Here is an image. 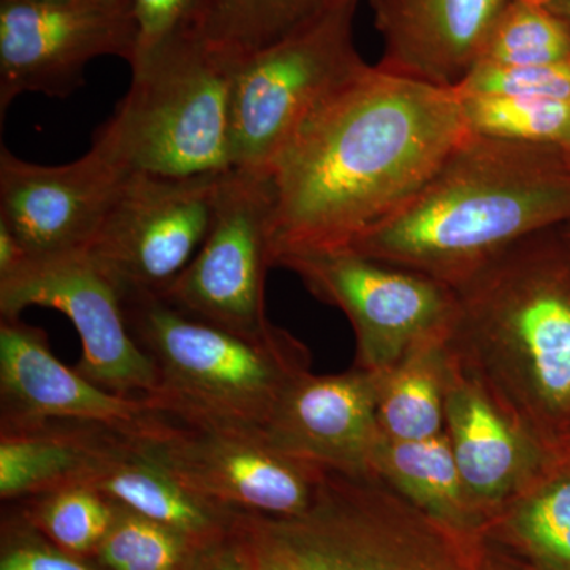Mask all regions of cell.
<instances>
[{"label": "cell", "instance_id": "obj_26", "mask_svg": "<svg viewBox=\"0 0 570 570\" xmlns=\"http://www.w3.org/2000/svg\"><path fill=\"white\" fill-rule=\"evenodd\" d=\"M569 59L568 26L551 13L547 6L510 0L494 24L479 62L546 66Z\"/></svg>", "mask_w": 570, "mask_h": 570}, {"label": "cell", "instance_id": "obj_8", "mask_svg": "<svg viewBox=\"0 0 570 570\" xmlns=\"http://www.w3.org/2000/svg\"><path fill=\"white\" fill-rule=\"evenodd\" d=\"M276 266L346 314L356 337L355 365L365 370H390L412 347L445 335L455 316L456 294L449 285L351 249L287 254Z\"/></svg>", "mask_w": 570, "mask_h": 570}, {"label": "cell", "instance_id": "obj_37", "mask_svg": "<svg viewBox=\"0 0 570 570\" xmlns=\"http://www.w3.org/2000/svg\"><path fill=\"white\" fill-rule=\"evenodd\" d=\"M527 2L539 3V6H547V2H549V0H527Z\"/></svg>", "mask_w": 570, "mask_h": 570}, {"label": "cell", "instance_id": "obj_21", "mask_svg": "<svg viewBox=\"0 0 570 570\" xmlns=\"http://www.w3.org/2000/svg\"><path fill=\"white\" fill-rule=\"evenodd\" d=\"M483 531L524 570H570V452L562 449Z\"/></svg>", "mask_w": 570, "mask_h": 570}, {"label": "cell", "instance_id": "obj_35", "mask_svg": "<svg viewBox=\"0 0 570 570\" xmlns=\"http://www.w3.org/2000/svg\"><path fill=\"white\" fill-rule=\"evenodd\" d=\"M547 9L551 13L557 14L558 18L570 29V0H549Z\"/></svg>", "mask_w": 570, "mask_h": 570}, {"label": "cell", "instance_id": "obj_36", "mask_svg": "<svg viewBox=\"0 0 570 570\" xmlns=\"http://www.w3.org/2000/svg\"><path fill=\"white\" fill-rule=\"evenodd\" d=\"M560 235L562 236V239H564L566 246H568L570 250V224L560 228Z\"/></svg>", "mask_w": 570, "mask_h": 570}, {"label": "cell", "instance_id": "obj_17", "mask_svg": "<svg viewBox=\"0 0 570 570\" xmlns=\"http://www.w3.org/2000/svg\"><path fill=\"white\" fill-rule=\"evenodd\" d=\"M445 434L468 497L485 523L562 450L547 448L505 414L452 354Z\"/></svg>", "mask_w": 570, "mask_h": 570}, {"label": "cell", "instance_id": "obj_6", "mask_svg": "<svg viewBox=\"0 0 570 570\" xmlns=\"http://www.w3.org/2000/svg\"><path fill=\"white\" fill-rule=\"evenodd\" d=\"M238 58L186 26L135 62L129 91L94 137L129 171L232 170V92Z\"/></svg>", "mask_w": 570, "mask_h": 570}, {"label": "cell", "instance_id": "obj_9", "mask_svg": "<svg viewBox=\"0 0 570 570\" xmlns=\"http://www.w3.org/2000/svg\"><path fill=\"white\" fill-rule=\"evenodd\" d=\"M223 178L129 171L86 253L119 294H165L204 245Z\"/></svg>", "mask_w": 570, "mask_h": 570}, {"label": "cell", "instance_id": "obj_3", "mask_svg": "<svg viewBox=\"0 0 570 570\" xmlns=\"http://www.w3.org/2000/svg\"><path fill=\"white\" fill-rule=\"evenodd\" d=\"M448 347L499 407L553 450L570 438V250L558 230L509 247L453 288Z\"/></svg>", "mask_w": 570, "mask_h": 570}, {"label": "cell", "instance_id": "obj_11", "mask_svg": "<svg viewBox=\"0 0 570 570\" xmlns=\"http://www.w3.org/2000/svg\"><path fill=\"white\" fill-rule=\"evenodd\" d=\"M137 45L132 0H0V115L22 94L66 99L94 59L130 66Z\"/></svg>", "mask_w": 570, "mask_h": 570}, {"label": "cell", "instance_id": "obj_28", "mask_svg": "<svg viewBox=\"0 0 570 570\" xmlns=\"http://www.w3.org/2000/svg\"><path fill=\"white\" fill-rule=\"evenodd\" d=\"M31 515L41 531L71 554L96 553L112 521L115 501L86 483L37 494Z\"/></svg>", "mask_w": 570, "mask_h": 570}, {"label": "cell", "instance_id": "obj_18", "mask_svg": "<svg viewBox=\"0 0 570 570\" xmlns=\"http://www.w3.org/2000/svg\"><path fill=\"white\" fill-rule=\"evenodd\" d=\"M510 0H370L384 40L381 69L455 88L482 58Z\"/></svg>", "mask_w": 570, "mask_h": 570}, {"label": "cell", "instance_id": "obj_1", "mask_svg": "<svg viewBox=\"0 0 570 570\" xmlns=\"http://www.w3.org/2000/svg\"><path fill=\"white\" fill-rule=\"evenodd\" d=\"M469 135L452 88L367 66L269 170L273 265L287 254L346 249L415 197Z\"/></svg>", "mask_w": 570, "mask_h": 570}, {"label": "cell", "instance_id": "obj_30", "mask_svg": "<svg viewBox=\"0 0 570 570\" xmlns=\"http://www.w3.org/2000/svg\"><path fill=\"white\" fill-rule=\"evenodd\" d=\"M197 2L198 0H132L138 24V45L130 67L168 37L189 26Z\"/></svg>", "mask_w": 570, "mask_h": 570}, {"label": "cell", "instance_id": "obj_27", "mask_svg": "<svg viewBox=\"0 0 570 570\" xmlns=\"http://www.w3.org/2000/svg\"><path fill=\"white\" fill-rule=\"evenodd\" d=\"M116 505L115 521L96 551L105 569L193 570L194 546L204 542Z\"/></svg>", "mask_w": 570, "mask_h": 570}, {"label": "cell", "instance_id": "obj_5", "mask_svg": "<svg viewBox=\"0 0 570 570\" xmlns=\"http://www.w3.org/2000/svg\"><path fill=\"white\" fill-rule=\"evenodd\" d=\"M257 521L298 570H524L485 531L452 527L376 479L330 469L305 513Z\"/></svg>", "mask_w": 570, "mask_h": 570}, {"label": "cell", "instance_id": "obj_10", "mask_svg": "<svg viewBox=\"0 0 570 570\" xmlns=\"http://www.w3.org/2000/svg\"><path fill=\"white\" fill-rule=\"evenodd\" d=\"M129 436L138 452L224 508L288 519L316 497L322 468L285 455L264 434L195 426L159 412Z\"/></svg>", "mask_w": 570, "mask_h": 570}, {"label": "cell", "instance_id": "obj_24", "mask_svg": "<svg viewBox=\"0 0 570 570\" xmlns=\"http://www.w3.org/2000/svg\"><path fill=\"white\" fill-rule=\"evenodd\" d=\"M343 0H198L190 28L214 47L245 58L291 36Z\"/></svg>", "mask_w": 570, "mask_h": 570}, {"label": "cell", "instance_id": "obj_12", "mask_svg": "<svg viewBox=\"0 0 570 570\" xmlns=\"http://www.w3.org/2000/svg\"><path fill=\"white\" fill-rule=\"evenodd\" d=\"M272 176L225 171L209 234L163 294L179 309L238 333L264 332L266 272L273 265Z\"/></svg>", "mask_w": 570, "mask_h": 570}, {"label": "cell", "instance_id": "obj_23", "mask_svg": "<svg viewBox=\"0 0 570 570\" xmlns=\"http://www.w3.org/2000/svg\"><path fill=\"white\" fill-rule=\"evenodd\" d=\"M450 379L448 333L412 347L382 371L379 423L395 441H426L445 433Z\"/></svg>", "mask_w": 570, "mask_h": 570}, {"label": "cell", "instance_id": "obj_16", "mask_svg": "<svg viewBox=\"0 0 570 570\" xmlns=\"http://www.w3.org/2000/svg\"><path fill=\"white\" fill-rule=\"evenodd\" d=\"M157 412L148 396L108 392L63 365L40 328L0 318V428L78 420L137 433Z\"/></svg>", "mask_w": 570, "mask_h": 570}, {"label": "cell", "instance_id": "obj_31", "mask_svg": "<svg viewBox=\"0 0 570 570\" xmlns=\"http://www.w3.org/2000/svg\"><path fill=\"white\" fill-rule=\"evenodd\" d=\"M0 570H97L66 550L39 542L14 543L3 551Z\"/></svg>", "mask_w": 570, "mask_h": 570}, {"label": "cell", "instance_id": "obj_20", "mask_svg": "<svg viewBox=\"0 0 570 570\" xmlns=\"http://www.w3.org/2000/svg\"><path fill=\"white\" fill-rule=\"evenodd\" d=\"M116 504L181 531L198 542L224 531L236 510L202 498L174 474L138 452L129 433L119 434L100 466L86 480Z\"/></svg>", "mask_w": 570, "mask_h": 570}, {"label": "cell", "instance_id": "obj_14", "mask_svg": "<svg viewBox=\"0 0 570 570\" xmlns=\"http://www.w3.org/2000/svg\"><path fill=\"white\" fill-rule=\"evenodd\" d=\"M129 170L92 145L80 159L40 165L0 151V224L31 257L85 250Z\"/></svg>", "mask_w": 570, "mask_h": 570}, {"label": "cell", "instance_id": "obj_13", "mask_svg": "<svg viewBox=\"0 0 570 570\" xmlns=\"http://www.w3.org/2000/svg\"><path fill=\"white\" fill-rule=\"evenodd\" d=\"M31 306L70 318L80 335L82 376L118 395L154 396L156 370L127 326L119 288L86 250L31 257L0 277V316L20 317Z\"/></svg>", "mask_w": 570, "mask_h": 570}, {"label": "cell", "instance_id": "obj_22", "mask_svg": "<svg viewBox=\"0 0 570 570\" xmlns=\"http://www.w3.org/2000/svg\"><path fill=\"white\" fill-rule=\"evenodd\" d=\"M370 478L444 523L461 530L485 528L464 489L445 433L426 441H395L384 434L371 461Z\"/></svg>", "mask_w": 570, "mask_h": 570}, {"label": "cell", "instance_id": "obj_33", "mask_svg": "<svg viewBox=\"0 0 570 570\" xmlns=\"http://www.w3.org/2000/svg\"><path fill=\"white\" fill-rule=\"evenodd\" d=\"M193 570H253L246 542L212 553L206 551L202 560L195 561Z\"/></svg>", "mask_w": 570, "mask_h": 570}, {"label": "cell", "instance_id": "obj_38", "mask_svg": "<svg viewBox=\"0 0 570 570\" xmlns=\"http://www.w3.org/2000/svg\"><path fill=\"white\" fill-rule=\"evenodd\" d=\"M564 449L569 450L570 452V438L568 439V441H566Z\"/></svg>", "mask_w": 570, "mask_h": 570}, {"label": "cell", "instance_id": "obj_29", "mask_svg": "<svg viewBox=\"0 0 570 570\" xmlns=\"http://www.w3.org/2000/svg\"><path fill=\"white\" fill-rule=\"evenodd\" d=\"M478 96L528 97L570 102V59L546 66L479 62L452 88Z\"/></svg>", "mask_w": 570, "mask_h": 570}, {"label": "cell", "instance_id": "obj_25", "mask_svg": "<svg viewBox=\"0 0 570 570\" xmlns=\"http://www.w3.org/2000/svg\"><path fill=\"white\" fill-rule=\"evenodd\" d=\"M455 94L472 134L570 151V102Z\"/></svg>", "mask_w": 570, "mask_h": 570}, {"label": "cell", "instance_id": "obj_4", "mask_svg": "<svg viewBox=\"0 0 570 570\" xmlns=\"http://www.w3.org/2000/svg\"><path fill=\"white\" fill-rule=\"evenodd\" d=\"M124 316L157 376L154 407L179 422L264 433L281 397L311 371L287 330L238 333L193 316L163 295L122 292Z\"/></svg>", "mask_w": 570, "mask_h": 570}, {"label": "cell", "instance_id": "obj_15", "mask_svg": "<svg viewBox=\"0 0 570 570\" xmlns=\"http://www.w3.org/2000/svg\"><path fill=\"white\" fill-rule=\"evenodd\" d=\"M382 371L354 366L346 373L296 379L266 423L273 448L313 466L370 478L382 433Z\"/></svg>", "mask_w": 570, "mask_h": 570}, {"label": "cell", "instance_id": "obj_32", "mask_svg": "<svg viewBox=\"0 0 570 570\" xmlns=\"http://www.w3.org/2000/svg\"><path fill=\"white\" fill-rule=\"evenodd\" d=\"M247 553L253 570H298L294 562L277 549L275 542L262 530L257 520L247 521L245 530Z\"/></svg>", "mask_w": 570, "mask_h": 570}, {"label": "cell", "instance_id": "obj_2", "mask_svg": "<svg viewBox=\"0 0 570 570\" xmlns=\"http://www.w3.org/2000/svg\"><path fill=\"white\" fill-rule=\"evenodd\" d=\"M570 224V151L469 135L403 208L346 249L455 288L517 243Z\"/></svg>", "mask_w": 570, "mask_h": 570}, {"label": "cell", "instance_id": "obj_34", "mask_svg": "<svg viewBox=\"0 0 570 570\" xmlns=\"http://www.w3.org/2000/svg\"><path fill=\"white\" fill-rule=\"evenodd\" d=\"M28 258H31L26 247L21 245L6 225L0 224V277L17 272Z\"/></svg>", "mask_w": 570, "mask_h": 570}, {"label": "cell", "instance_id": "obj_19", "mask_svg": "<svg viewBox=\"0 0 570 570\" xmlns=\"http://www.w3.org/2000/svg\"><path fill=\"white\" fill-rule=\"evenodd\" d=\"M121 433L78 420L0 428V498H32L85 483Z\"/></svg>", "mask_w": 570, "mask_h": 570}, {"label": "cell", "instance_id": "obj_7", "mask_svg": "<svg viewBox=\"0 0 570 570\" xmlns=\"http://www.w3.org/2000/svg\"><path fill=\"white\" fill-rule=\"evenodd\" d=\"M358 0H343L291 36L236 63L232 168L269 174L328 100L367 69L355 47Z\"/></svg>", "mask_w": 570, "mask_h": 570}]
</instances>
